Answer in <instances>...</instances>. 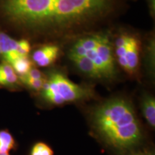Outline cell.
Returning <instances> with one entry per match:
<instances>
[{"label":"cell","mask_w":155,"mask_h":155,"mask_svg":"<svg viewBox=\"0 0 155 155\" xmlns=\"http://www.w3.org/2000/svg\"><path fill=\"white\" fill-rule=\"evenodd\" d=\"M142 111L144 118L151 127L155 126V100L152 96H147L142 102Z\"/></svg>","instance_id":"cell-10"},{"label":"cell","mask_w":155,"mask_h":155,"mask_svg":"<svg viewBox=\"0 0 155 155\" xmlns=\"http://www.w3.org/2000/svg\"><path fill=\"white\" fill-rule=\"evenodd\" d=\"M71 42L68 58L85 57L98 69L101 79L111 80L116 73L113 45L109 36L101 31L79 37Z\"/></svg>","instance_id":"cell-3"},{"label":"cell","mask_w":155,"mask_h":155,"mask_svg":"<svg viewBox=\"0 0 155 155\" xmlns=\"http://www.w3.org/2000/svg\"><path fill=\"white\" fill-rule=\"evenodd\" d=\"M30 42L27 39L17 40L4 32H0V56L5 62L11 64L19 58L28 57Z\"/></svg>","instance_id":"cell-5"},{"label":"cell","mask_w":155,"mask_h":155,"mask_svg":"<svg viewBox=\"0 0 155 155\" xmlns=\"http://www.w3.org/2000/svg\"><path fill=\"white\" fill-rule=\"evenodd\" d=\"M119 65L128 73L133 74L136 72L139 61V42L136 40L128 48L123 57L117 58Z\"/></svg>","instance_id":"cell-7"},{"label":"cell","mask_w":155,"mask_h":155,"mask_svg":"<svg viewBox=\"0 0 155 155\" xmlns=\"http://www.w3.org/2000/svg\"><path fill=\"white\" fill-rule=\"evenodd\" d=\"M69 58L83 74L95 79H101L98 69L88 58L85 57H70Z\"/></svg>","instance_id":"cell-8"},{"label":"cell","mask_w":155,"mask_h":155,"mask_svg":"<svg viewBox=\"0 0 155 155\" xmlns=\"http://www.w3.org/2000/svg\"><path fill=\"white\" fill-rule=\"evenodd\" d=\"M96 130L108 144L126 149L139 142L140 125L132 106L123 98H113L96 109L94 115Z\"/></svg>","instance_id":"cell-2"},{"label":"cell","mask_w":155,"mask_h":155,"mask_svg":"<svg viewBox=\"0 0 155 155\" xmlns=\"http://www.w3.org/2000/svg\"><path fill=\"white\" fill-rule=\"evenodd\" d=\"M31 155H53V152L47 144L39 142L33 147Z\"/></svg>","instance_id":"cell-14"},{"label":"cell","mask_w":155,"mask_h":155,"mask_svg":"<svg viewBox=\"0 0 155 155\" xmlns=\"http://www.w3.org/2000/svg\"><path fill=\"white\" fill-rule=\"evenodd\" d=\"M0 155H9V152H0Z\"/></svg>","instance_id":"cell-16"},{"label":"cell","mask_w":155,"mask_h":155,"mask_svg":"<svg viewBox=\"0 0 155 155\" xmlns=\"http://www.w3.org/2000/svg\"><path fill=\"white\" fill-rule=\"evenodd\" d=\"M137 155H148V154H137Z\"/></svg>","instance_id":"cell-17"},{"label":"cell","mask_w":155,"mask_h":155,"mask_svg":"<svg viewBox=\"0 0 155 155\" xmlns=\"http://www.w3.org/2000/svg\"><path fill=\"white\" fill-rule=\"evenodd\" d=\"M10 65L13 68L15 73L19 76H22L26 74L32 68V62L28 57L19 58L16 61L12 62Z\"/></svg>","instance_id":"cell-11"},{"label":"cell","mask_w":155,"mask_h":155,"mask_svg":"<svg viewBox=\"0 0 155 155\" xmlns=\"http://www.w3.org/2000/svg\"><path fill=\"white\" fill-rule=\"evenodd\" d=\"M19 80L24 83L26 86L30 88L32 90L35 91H41L43 86L45 82V79H33L30 78L25 75L19 76Z\"/></svg>","instance_id":"cell-13"},{"label":"cell","mask_w":155,"mask_h":155,"mask_svg":"<svg viewBox=\"0 0 155 155\" xmlns=\"http://www.w3.org/2000/svg\"><path fill=\"white\" fill-rule=\"evenodd\" d=\"M60 53L58 44L46 43L32 53V61L40 67H47L56 61Z\"/></svg>","instance_id":"cell-6"},{"label":"cell","mask_w":155,"mask_h":155,"mask_svg":"<svg viewBox=\"0 0 155 155\" xmlns=\"http://www.w3.org/2000/svg\"><path fill=\"white\" fill-rule=\"evenodd\" d=\"M25 76L33 79H44V75L40 71L36 68H32L26 74L24 75Z\"/></svg>","instance_id":"cell-15"},{"label":"cell","mask_w":155,"mask_h":155,"mask_svg":"<svg viewBox=\"0 0 155 155\" xmlns=\"http://www.w3.org/2000/svg\"><path fill=\"white\" fill-rule=\"evenodd\" d=\"M18 81V76L10 64L4 61L0 64V86H12Z\"/></svg>","instance_id":"cell-9"},{"label":"cell","mask_w":155,"mask_h":155,"mask_svg":"<svg viewBox=\"0 0 155 155\" xmlns=\"http://www.w3.org/2000/svg\"><path fill=\"white\" fill-rule=\"evenodd\" d=\"M120 5L121 0H0V25L43 44L69 42L98 31Z\"/></svg>","instance_id":"cell-1"},{"label":"cell","mask_w":155,"mask_h":155,"mask_svg":"<svg viewBox=\"0 0 155 155\" xmlns=\"http://www.w3.org/2000/svg\"><path fill=\"white\" fill-rule=\"evenodd\" d=\"M13 137L7 131H0V152H9L15 147Z\"/></svg>","instance_id":"cell-12"},{"label":"cell","mask_w":155,"mask_h":155,"mask_svg":"<svg viewBox=\"0 0 155 155\" xmlns=\"http://www.w3.org/2000/svg\"><path fill=\"white\" fill-rule=\"evenodd\" d=\"M41 92L45 100L55 105L86 99L93 94L91 89L72 82L58 72L50 73Z\"/></svg>","instance_id":"cell-4"},{"label":"cell","mask_w":155,"mask_h":155,"mask_svg":"<svg viewBox=\"0 0 155 155\" xmlns=\"http://www.w3.org/2000/svg\"><path fill=\"white\" fill-rule=\"evenodd\" d=\"M148 155H152V154H148Z\"/></svg>","instance_id":"cell-18"}]
</instances>
